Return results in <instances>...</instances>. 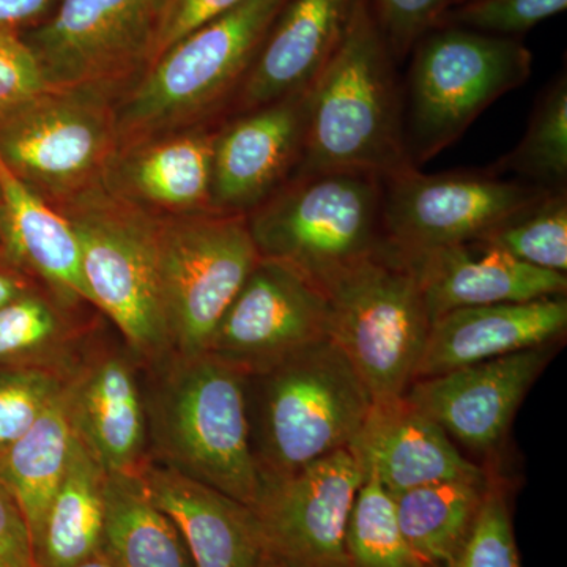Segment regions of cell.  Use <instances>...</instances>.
I'll return each mask as SVG.
<instances>
[{
  "mask_svg": "<svg viewBox=\"0 0 567 567\" xmlns=\"http://www.w3.org/2000/svg\"><path fill=\"white\" fill-rule=\"evenodd\" d=\"M106 472L74 435L70 461L55 491L35 554L39 567H69L99 554Z\"/></svg>",
  "mask_w": 567,
  "mask_h": 567,
  "instance_id": "obj_26",
  "label": "cell"
},
{
  "mask_svg": "<svg viewBox=\"0 0 567 567\" xmlns=\"http://www.w3.org/2000/svg\"><path fill=\"white\" fill-rule=\"evenodd\" d=\"M69 567H114L112 566V563L110 559L104 557L102 551H99V554L93 555V557L84 559V561L76 563V565L69 566Z\"/></svg>",
  "mask_w": 567,
  "mask_h": 567,
  "instance_id": "obj_42",
  "label": "cell"
},
{
  "mask_svg": "<svg viewBox=\"0 0 567 567\" xmlns=\"http://www.w3.org/2000/svg\"><path fill=\"white\" fill-rule=\"evenodd\" d=\"M492 173H514L524 182L558 192L567 182V76L559 74L544 89L522 141Z\"/></svg>",
  "mask_w": 567,
  "mask_h": 567,
  "instance_id": "obj_29",
  "label": "cell"
},
{
  "mask_svg": "<svg viewBox=\"0 0 567 567\" xmlns=\"http://www.w3.org/2000/svg\"><path fill=\"white\" fill-rule=\"evenodd\" d=\"M383 178L360 171L293 175L246 215L262 259L317 287L386 244Z\"/></svg>",
  "mask_w": 567,
  "mask_h": 567,
  "instance_id": "obj_5",
  "label": "cell"
},
{
  "mask_svg": "<svg viewBox=\"0 0 567 567\" xmlns=\"http://www.w3.org/2000/svg\"><path fill=\"white\" fill-rule=\"evenodd\" d=\"M346 567H429L402 536L390 494L371 476L365 477L350 514Z\"/></svg>",
  "mask_w": 567,
  "mask_h": 567,
  "instance_id": "obj_32",
  "label": "cell"
},
{
  "mask_svg": "<svg viewBox=\"0 0 567 567\" xmlns=\"http://www.w3.org/2000/svg\"><path fill=\"white\" fill-rule=\"evenodd\" d=\"M148 495L181 529L194 567H257L265 555L251 507L163 464L145 462Z\"/></svg>",
  "mask_w": 567,
  "mask_h": 567,
  "instance_id": "obj_23",
  "label": "cell"
},
{
  "mask_svg": "<svg viewBox=\"0 0 567 567\" xmlns=\"http://www.w3.org/2000/svg\"><path fill=\"white\" fill-rule=\"evenodd\" d=\"M404 256L431 320L454 309L524 303L561 297L567 290L566 275L520 262L484 240Z\"/></svg>",
  "mask_w": 567,
  "mask_h": 567,
  "instance_id": "obj_20",
  "label": "cell"
},
{
  "mask_svg": "<svg viewBox=\"0 0 567 567\" xmlns=\"http://www.w3.org/2000/svg\"><path fill=\"white\" fill-rule=\"evenodd\" d=\"M249 425L260 477L290 475L349 447L372 406L363 380L330 338L248 377Z\"/></svg>",
  "mask_w": 567,
  "mask_h": 567,
  "instance_id": "obj_3",
  "label": "cell"
},
{
  "mask_svg": "<svg viewBox=\"0 0 567 567\" xmlns=\"http://www.w3.org/2000/svg\"><path fill=\"white\" fill-rule=\"evenodd\" d=\"M117 87L48 89L0 121V162L52 205L96 183L118 148Z\"/></svg>",
  "mask_w": 567,
  "mask_h": 567,
  "instance_id": "obj_9",
  "label": "cell"
},
{
  "mask_svg": "<svg viewBox=\"0 0 567 567\" xmlns=\"http://www.w3.org/2000/svg\"><path fill=\"white\" fill-rule=\"evenodd\" d=\"M328 338L322 290L286 265L262 259L216 324L205 353L257 375Z\"/></svg>",
  "mask_w": 567,
  "mask_h": 567,
  "instance_id": "obj_14",
  "label": "cell"
},
{
  "mask_svg": "<svg viewBox=\"0 0 567 567\" xmlns=\"http://www.w3.org/2000/svg\"><path fill=\"white\" fill-rule=\"evenodd\" d=\"M547 192L492 171L423 174L410 167L383 178V234L404 254L468 244Z\"/></svg>",
  "mask_w": 567,
  "mask_h": 567,
  "instance_id": "obj_11",
  "label": "cell"
},
{
  "mask_svg": "<svg viewBox=\"0 0 567 567\" xmlns=\"http://www.w3.org/2000/svg\"><path fill=\"white\" fill-rule=\"evenodd\" d=\"M257 567H287L284 566L281 561H278L275 557H271L270 554L265 555L262 561L257 565Z\"/></svg>",
  "mask_w": 567,
  "mask_h": 567,
  "instance_id": "obj_43",
  "label": "cell"
},
{
  "mask_svg": "<svg viewBox=\"0 0 567 567\" xmlns=\"http://www.w3.org/2000/svg\"><path fill=\"white\" fill-rule=\"evenodd\" d=\"M406 78L404 128L413 166L461 140L473 122L532 76L533 54L518 39L458 28L417 41Z\"/></svg>",
  "mask_w": 567,
  "mask_h": 567,
  "instance_id": "obj_8",
  "label": "cell"
},
{
  "mask_svg": "<svg viewBox=\"0 0 567 567\" xmlns=\"http://www.w3.org/2000/svg\"><path fill=\"white\" fill-rule=\"evenodd\" d=\"M309 87L238 114L216 133L213 210L246 216L293 177L303 159Z\"/></svg>",
  "mask_w": 567,
  "mask_h": 567,
  "instance_id": "obj_16",
  "label": "cell"
},
{
  "mask_svg": "<svg viewBox=\"0 0 567 567\" xmlns=\"http://www.w3.org/2000/svg\"><path fill=\"white\" fill-rule=\"evenodd\" d=\"M159 278L173 352L204 353L259 251L245 215H159Z\"/></svg>",
  "mask_w": 567,
  "mask_h": 567,
  "instance_id": "obj_10",
  "label": "cell"
},
{
  "mask_svg": "<svg viewBox=\"0 0 567 567\" xmlns=\"http://www.w3.org/2000/svg\"><path fill=\"white\" fill-rule=\"evenodd\" d=\"M481 240L496 246L520 262L566 275L567 189L547 192L514 213Z\"/></svg>",
  "mask_w": 567,
  "mask_h": 567,
  "instance_id": "obj_31",
  "label": "cell"
},
{
  "mask_svg": "<svg viewBox=\"0 0 567 567\" xmlns=\"http://www.w3.org/2000/svg\"><path fill=\"white\" fill-rule=\"evenodd\" d=\"M484 481L425 484L393 499L395 522L410 548L429 567H450L472 536L484 496Z\"/></svg>",
  "mask_w": 567,
  "mask_h": 567,
  "instance_id": "obj_27",
  "label": "cell"
},
{
  "mask_svg": "<svg viewBox=\"0 0 567 567\" xmlns=\"http://www.w3.org/2000/svg\"><path fill=\"white\" fill-rule=\"evenodd\" d=\"M62 0H0V31L24 33L43 24Z\"/></svg>",
  "mask_w": 567,
  "mask_h": 567,
  "instance_id": "obj_40",
  "label": "cell"
},
{
  "mask_svg": "<svg viewBox=\"0 0 567 567\" xmlns=\"http://www.w3.org/2000/svg\"><path fill=\"white\" fill-rule=\"evenodd\" d=\"M365 476L350 447L264 480L251 507L267 554L287 567H346V536Z\"/></svg>",
  "mask_w": 567,
  "mask_h": 567,
  "instance_id": "obj_13",
  "label": "cell"
},
{
  "mask_svg": "<svg viewBox=\"0 0 567 567\" xmlns=\"http://www.w3.org/2000/svg\"><path fill=\"white\" fill-rule=\"evenodd\" d=\"M395 63L412 54L417 41L435 28L456 0H369Z\"/></svg>",
  "mask_w": 567,
  "mask_h": 567,
  "instance_id": "obj_36",
  "label": "cell"
},
{
  "mask_svg": "<svg viewBox=\"0 0 567 567\" xmlns=\"http://www.w3.org/2000/svg\"><path fill=\"white\" fill-rule=\"evenodd\" d=\"M65 379L50 368H0V461L61 393Z\"/></svg>",
  "mask_w": 567,
  "mask_h": 567,
  "instance_id": "obj_33",
  "label": "cell"
},
{
  "mask_svg": "<svg viewBox=\"0 0 567 567\" xmlns=\"http://www.w3.org/2000/svg\"><path fill=\"white\" fill-rule=\"evenodd\" d=\"M566 328V295L454 309L432 320L416 380L554 344L561 341Z\"/></svg>",
  "mask_w": 567,
  "mask_h": 567,
  "instance_id": "obj_21",
  "label": "cell"
},
{
  "mask_svg": "<svg viewBox=\"0 0 567 567\" xmlns=\"http://www.w3.org/2000/svg\"><path fill=\"white\" fill-rule=\"evenodd\" d=\"M63 399L74 435L104 472H141L147 462V412L128 358L104 353L69 372Z\"/></svg>",
  "mask_w": 567,
  "mask_h": 567,
  "instance_id": "obj_19",
  "label": "cell"
},
{
  "mask_svg": "<svg viewBox=\"0 0 567 567\" xmlns=\"http://www.w3.org/2000/svg\"><path fill=\"white\" fill-rule=\"evenodd\" d=\"M557 346L533 347L415 380L405 393L406 401L434 420L451 440L484 456L494 454Z\"/></svg>",
  "mask_w": 567,
  "mask_h": 567,
  "instance_id": "obj_15",
  "label": "cell"
},
{
  "mask_svg": "<svg viewBox=\"0 0 567 567\" xmlns=\"http://www.w3.org/2000/svg\"><path fill=\"white\" fill-rule=\"evenodd\" d=\"M354 0H289L235 93L237 112L308 89L330 61Z\"/></svg>",
  "mask_w": 567,
  "mask_h": 567,
  "instance_id": "obj_22",
  "label": "cell"
},
{
  "mask_svg": "<svg viewBox=\"0 0 567 567\" xmlns=\"http://www.w3.org/2000/svg\"><path fill=\"white\" fill-rule=\"evenodd\" d=\"M328 338L361 377L372 401L402 398L416 380L431 316L406 257L390 244L320 287Z\"/></svg>",
  "mask_w": 567,
  "mask_h": 567,
  "instance_id": "obj_6",
  "label": "cell"
},
{
  "mask_svg": "<svg viewBox=\"0 0 567 567\" xmlns=\"http://www.w3.org/2000/svg\"><path fill=\"white\" fill-rule=\"evenodd\" d=\"M159 0H62L21 33L50 87H118L151 58Z\"/></svg>",
  "mask_w": 567,
  "mask_h": 567,
  "instance_id": "obj_12",
  "label": "cell"
},
{
  "mask_svg": "<svg viewBox=\"0 0 567 567\" xmlns=\"http://www.w3.org/2000/svg\"><path fill=\"white\" fill-rule=\"evenodd\" d=\"M364 476L398 495L442 481H484L488 466L462 456L450 435L402 398L372 402L360 432L350 443Z\"/></svg>",
  "mask_w": 567,
  "mask_h": 567,
  "instance_id": "obj_17",
  "label": "cell"
},
{
  "mask_svg": "<svg viewBox=\"0 0 567 567\" xmlns=\"http://www.w3.org/2000/svg\"><path fill=\"white\" fill-rule=\"evenodd\" d=\"M54 297L29 289L0 309V368L37 365L69 374L61 365L71 328Z\"/></svg>",
  "mask_w": 567,
  "mask_h": 567,
  "instance_id": "obj_30",
  "label": "cell"
},
{
  "mask_svg": "<svg viewBox=\"0 0 567 567\" xmlns=\"http://www.w3.org/2000/svg\"><path fill=\"white\" fill-rule=\"evenodd\" d=\"M216 133L189 126L122 145L107 164L102 185L155 215L215 212L212 163Z\"/></svg>",
  "mask_w": 567,
  "mask_h": 567,
  "instance_id": "obj_18",
  "label": "cell"
},
{
  "mask_svg": "<svg viewBox=\"0 0 567 567\" xmlns=\"http://www.w3.org/2000/svg\"><path fill=\"white\" fill-rule=\"evenodd\" d=\"M51 89L21 33L0 31V121Z\"/></svg>",
  "mask_w": 567,
  "mask_h": 567,
  "instance_id": "obj_37",
  "label": "cell"
},
{
  "mask_svg": "<svg viewBox=\"0 0 567 567\" xmlns=\"http://www.w3.org/2000/svg\"><path fill=\"white\" fill-rule=\"evenodd\" d=\"M100 551L114 567H194L181 529L155 505L141 473H106Z\"/></svg>",
  "mask_w": 567,
  "mask_h": 567,
  "instance_id": "obj_25",
  "label": "cell"
},
{
  "mask_svg": "<svg viewBox=\"0 0 567 567\" xmlns=\"http://www.w3.org/2000/svg\"><path fill=\"white\" fill-rule=\"evenodd\" d=\"M462 2H465V0H456V2H454V6H457V3H462Z\"/></svg>",
  "mask_w": 567,
  "mask_h": 567,
  "instance_id": "obj_45",
  "label": "cell"
},
{
  "mask_svg": "<svg viewBox=\"0 0 567 567\" xmlns=\"http://www.w3.org/2000/svg\"><path fill=\"white\" fill-rule=\"evenodd\" d=\"M289 0H245L183 37L115 103L118 147L189 128L237 93Z\"/></svg>",
  "mask_w": 567,
  "mask_h": 567,
  "instance_id": "obj_4",
  "label": "cell"
},
{
  "mask_svg": "<svg viewBox=\"0 0 567 567\" xmlns=\"http://www.w3.org/2000/svg\"><path fill=\"white\" fill-rule=\"evenodd\" d=\"M248 375L210 353L183 357L145 401L159 461L252 507L262 477L254 457Z\"/></svg>",
  "mask_w": 567,
  "mask_h": 567,
  "instance_id": "obj_2",
  "label": "cell"
},
{
  "mask_svg": "<svg viewBox=\"0 0 567 567\" xmlns=\"http://www.w3.org/2000/svg\"><path fill=\"white\" fill-rule=\"evenodd\" d=\"M244 2L245 0H159L158 18H156L155 35H153L147 66H151L183 37Z\"/></svg>",
  "mask_w": 567,
  "mask_h": 567,
  "instance_id": "obj_38",
  "label": "cell"
},
{
  "mask_svg": "<svg viewBox=\"0 0 567 567\" xmlns=\"http://www.w3.org/2000/svg\"><path fill=\"white\" fill-rule=\"evenodd\" d=\"M29 289H32L29 276L18 270L6 257L0 256V309Z\"/></svg>",
  "mask_w": 567,
  "mask_h": 567,
  "instance_id": "obj_41",
  "label": "cell"
},
{
  "mask_svg": "<svg viewBox=\"0 0 567 567\" xmlns=\"http://www.w3.org/2000/svg\"><path fill=\"white\" fill-rule=\"evenodd\" d=\"M507 484L488 466L483 507L472 536L450 567H520Z\"/></svg>",
  "mask_w": 567,
  "mask_h": 567,
  "instance_id": "obj_34",
  "label": "cell"
},
{
  "mask_svg": "<svg viewBox=\"0 0 567 567\" xmlns=\"http://www.w3.org/2000/svg\"><path fill=\"white\" fill-rule=\"evenodd\" d=\"M54 207L80 241L92 305L141 357L173 352L159 278V215L107 192L102 182Z\"/></svg>",
  "mask_w": 567,
  "mask_h": 567,
  "instance_id": "obj_7",
  "label": "cell"
},
{
  "mask_svg": "<svg viewBox=\"0 0 567 567\" xmlns=\"http://www.w3.org/2000/svg\"><path fill=\"white\" fill-rule=\"evenodd\" d=\"M369 0H354L330 61L309 87L303 159L295 175L360 171L382 178L413 166L404 96Z\"/></svg>",
  "mask_w": 567,
  "mask_h": 567,
  "instance_id": "obj_1",
  "label": "cell"
},
{
  "mask_svg": "<svg viewBox=\"0 0 567 567\" xmlns=\"http://www.w3.org/2000/svg\"><path fill=\"white\" fill-rule=\"evenodd\" d=\"M566 9L567 0H465L447 9L434 29L458 28L517 39Z\"/></svg>",
  "mask_w": 567,
  "mask_h": 567,
  "instance_id": "obj_35",
  "label": "cell"
},
{
  "mask_svg": "<svg viewBox=\"0 0 567 567\" xmlns=\"http://www.w3.org/2000/svg\"><path fill=\"white\" fill-rule=\"evenodd\" d=\"M74 432L63 388L37 423L0 461V483L20 505L37 546L48 507L69 465Z\"/></svg>",
  "mask_w": 567,
  "mask_h": 567,
  "instance_id": "obj_28",
  "label": "cell"
},
{
  "mask_svg": "<svg viewBox=\"0 0 567 567\" xmlns=\"http://www.w3.org/2000/svg\"><path fill=\"white\" fill-rule=\"evenodd\" d=\"M0 567H39L28 520L0 483Z\"/></svg>",
  "mask_w": 567,
  "mask_h": 567,
  "instance_id": "obj_39",
  "label": "cell"
},
{
  "mask_svg": "<svg viewBox=\"0 0 567 567\" xmlns=\"http://www.w3.org/2000/svg\"><path fill=\"white\" fill-rule=\"evenodd\" d=\"M2 213H3V196H2V186H0V256H3V249H2Z\"/></svg>",
  "mask_w": 567,
  "mask_h": 567,
  "instance_id": "obj_44",
  "label": "cell"
},
{
  "mask_svg": "<svg viewBox=\"0 0 567 567\" xmlns=\"http://www.w3.org/2000/svg\"><path fill=\"white\" fill-rule=\"evenodd\" d=\"M2 249L11 265L40 279L62 306L85 301L91 292L82 274L80 241L65 215L29 188L0 162Z\"/></svg>",
  "mask_w": 567,
  "mask_h": 567,
  "instance_id": "obj_24",
  "label": "cell"
}]
</instances>
